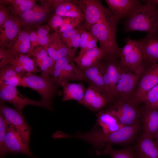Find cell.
Segmentation results:
<instances>
[{
  "mask_svg": "<svg viewBox=\"0 0 158 158\" xmlns=\"http://www.w3.org/2000/svg\"><path fill=\"white\" fill-rule=\"evenodd\" d=\"M140 128V121L131 126H123L118 130L106 134L96 127L91 131L78 132L74 135L67 134L66 138L81 139L90 143L95 147L100 148L107 145L129 142L138 135Z\"/></svg>",
  "mask_w": 158,
  "mask_h": 158,
  "instance_id": "1",
  "label": "cell"
},
{
  "mask_svg": "<svg viewBox=\"0 0 158 158\" xmlns=\"http://www.w3.org/2000/svg\"><path fill=\"white\" fill-rule=\"evenodd\" d=\"M124 22L126 32L139 31L158 35V8L155 0L145 1Z\"/></svg>",
  "mask_w": 158,
  "mask_h": 158,
  "instance_id": "2",
  "label": "cell"
},
{
  "mask_svg": "<svg viewBox=\"0 0 158 158\" xmlns=\"http://www.w3.org/2000/svg\"><path fill=\"white\" fill-rule=\"evenodd\" d=\"M118 22L107 8L102 18L89 31L99 41L100 48L104 51L106 56H119L120 48L116 39Z\"/></svg>",
  "mask_w": 158,
  "mask_h": 158,
  "instance_id": "3",
  "label": "cell"
},
{
  "mask_svg": "<svg viewBox=\"0 0 158 158\" xmlns=\"http://www.w3.org/2000/svg\"><path fill=\"white\" fill-rule=\"evenodd\" d=\"M23 79L27 87L38 92L41 97V100L47 106L49 109L52 110V101L56 89L59 85L50 75L41 73L38 75L28 72Z\"/></svg>",
  "mask_w": 158,
  "mask_h": 158,
  "instance_id": "4",
  "label": "cell"
},
{
  "mask_svg": "<svg viewBox=\"0 0 158 158\" xmlns=\"http://www.w3.org/2000/svg\"><path fill=\"white\" fill-rule=\"evenodd\" d=\"M125 42L126 44L119 49L121 63L135 73L141 75L146 66L138 41L127 37Z\"/></svg>",
  "mask_w": 158,
  "mask_h": 158,
  "instance_id": "5",
  "label": "cell"
},
{
  "mask_svg": "<svg viewBox=\"0 0 158 158\" xmlns=\"http://www.w3.org/2000/svg\"><path fill=\"white\" fill-rule=\"evenodd\" d=\"M101 63L106 89L114 102L116 85L124 66L121 63L119 56L105 55Z\"/></svg>",
  "mask_w": 158,
  "mask_h": 158,
  "instance_id": "6",
  "label": "cell"
},
{
  "mask_svg": "<svg viewBox=\"0 0 158 158\" xmlns=\"http://www.w3.org/2000/svg\"><path fill=\"white\" fill-rule=\"evenodd\" d=\"M72 60L65 57L55 61L49 75L59 86L63 81H85L83 71Z\"/></svg>",
  "mask_w": 158,
  "mask_h": 158,
  "instance_id": "7",
  "label": "cell"
},
{
  "mask_svg": "<svg viewBox=\"0 0 158 158\" xmlns=\"http://www.w3.org/2000/svg\"><path fill=\"white\" fill-rule=\"evenodd\" d=\"M139 105L131 100L119 99L107 109L123 126H131L140 121Z\"/></svg>",
  "mask_w": 158,
  "mask_h": 158,
  "instance_id": "8",
  "label": "cell"
},
{
  "mask_svg": "<svg viewBox=\"0 0 158 158\" xmlns=\"http://www.w3.org/2000/svg\"><path fill=\"white\" fill-rule=\"evenodd\" d=\"M0 99L1 103L8 102L16 109L20 111L28 105L41 107L49 109L47 106L41 100H34L24 97L19 92L16 87L13 86L0 85Z\"/></svg>",
  "mask_w": 158,
  "mask_h": 158,
  "instance_id": "9",
  "label": "cell"
},
{
  "mask_svg": "<svg viewBox=\"0 0 158 158\" xmlns=\"http://www.w3.org/2000/svg\"><path fill=\"white\" fill-rule=\"evenodd\" d=\"M158 84V63L148 65L142 74L137 88L131 99L138 104L150 90Z\"/></svg>",
  "mask_w": 158,
  "mask_h": 158,
  "instance_id": "10",
  "label": "cell"
},
{
  "mask_svg": "<svg viewBox=\"0 0 158 158\" xmlns=\"http://www.w3.org/2000/svg\"><path fill=\"white\" fill-rule=\"evenodd\" d=\"M4 103H1L0 112L6 121L14 126L24 142L29 147L30 129L22 114V111L10 108Z\"/></svg>",
  "mask_w": 158,
  "mask_h": 158,
  "instance_id": "11",
  "label": "cell"
},
{
  "mask_svg": "<svg viewBox=\"0 0 158 158\" xmlns=\"http://www.w3.org/2000/svg\"><path fill=\"white\" fill-rule=\"evenodd\" d=\"M141 76L124 67L116 85L115 98L130 100L137 88Z\"/></svg>",
  "mask_w": 158,
  "mask_h": 158,
  "instance_id": "12",
  "label": "cell"
},
{
  "mask_svg": "<svg viewBox=\"0 0 158 158\" xmlns=\"http://www.w3.org/2000/svg\"><path fill=\"white\" fill-rule=\"evenodd\" d=\"M84 16L83 26L89 31L91 27L103 17L107 8L98 0L77 1Z\"/></svg>",
  "mask_w": 158,
  "mask_h": 158,
  "instance_id": "13",
  "label": "cell"
},
{
  "mask_svg": "<svg viewBox=\"0 0 158 158\" xmlns=\"http://www.w3.org/2000/svg\"><path fill=\"white\" fill-rule=\"evenodd\" d=\"M8 123L6 129L5 140L6 154L7 153L12 154L21 153L32 158H37L31 152L29 147L24 142L14 126Z\"/></svg>",
  "mask_w": 158,
  "mask_h": 158,
  "instance_id": "14",
  "label": "cell"
},
{
  "mask_svg": "<svg viewBox=\"0 0 158 158\" xmlns=\"http://www.w3.org/2000/svg\"><path fill=\"white\" fill-rule=\"evenodd\" d=\"M46 49L49 56L55 61L64 57L72 60L75 58L76 52L66 44L57 32L50 36L49 41L46 46Z\"/></svg>",
  "mask_w": 158,
  "mask_h": 158,
  "instance_id": "15",
  "label": "cell"
},
{
  "mask_svg": "<svg viewBox=\"0 0 158 158\" xmlns=\"http://www.w3.org/2000/svg\"><path fill=\"white\" fill-rule=\"evenodd\" d=\"M137 41L145 64L158 63V35L147 34L145 37Z\"/></svg>",
  "mask_w": 158,
  "mask_h": 158,
  "instance_id": "16",
  "label": "cell"
},
{
  "mask_svg": "<svg viewBox=\"0 0 158 158\" xmlns=\"http://www.w3.org/2000/svg\"><path fill=\"white\" fill-rule=\"evenodd\" d=\"M105 1L118 22L123 18H128L142 4L137 0H105Z\"/></svg>",
  "mask_w": 158,
  "mask_h": 158,
  "instance_id": "17",
  "label": "cell"
},
{
  "mask_svg": "<svg viewBox=\"0 0 158 158\" xmlns=\"http://www.w3.org/2000/svg\"><path fill=\"white\" fill-rule=\"evenodd\" d=\"M142 134L152 139H155L158 130V110L155 108L144 106L141 109Z\"/></svg>",
  "mask_w": 158,
  "mask_h": 158,
  "instance_id": "18",
  "label": "cell"
},
{
  "mask_svg": "<svg viewBox=\"0 0 158 158\" xmlns=\"http://www.w3.org/2000/svg\"><path fill=\"white\" fill-rule=\"evenodd\" d=\"M105 55L104 51L97 47L80 51L79 55L72 60L83 71L96 65Z\"/></svg>",
  "mask_w": 158,
  "mask_h": 158,
  "instance_id": "19",
  "label": "cell"
},
{
  "mask_svg": "<svg viewBox=\"0 0 158 158\" xmlns=\"http://www.w3.org/2000/svg\"><path fill=\"white\" fill-rule=\"evenodd\" d=\"M51 2L55 14L63 17L84 19L77 1L54 0Z\"/></svg>",
  "mask_w": 158,
  "mask_h": 158,
  "instance_id": "20",
  "label": "cell"
},
{
  "mask_svg": "<svg viewBox=\"0 0 158 158\" xmlns=\"http://www.w3.org/2000/svg\"><path fill=\"white\" fill-rule=\"evenodd\" d=\"M135 150L136 158H158V144L142 134L138 140Z\"/></svg>",
  "mask_w": 158,
  "mask_h": 158,
  "instance_id": "21",
  "label": "cell"
},
{
  "mask_svg": "<svg viewBox=\"0 0 158 158\" xmlns=\"http://www.w3.org/2000/svg\"><path fill=\"white\" fill-rule=\"evenodd\" d=\"M30 34L26 31L19 33L18 40L14 45L7 51H3L2 56L4 59L13 58L23 54H28L32 51L31 48Z\"/></svg>",
  "mask_w": 158,
  "mask_h": 158,
  "instance_id": "22",
  "label": "cell"
},
{
  "mask_svg": "<svg viewBox=\"0 0 158 158\" xmlns=\"http://www.w3.org/2000/svg\"><path fill=\"white\" fill-rule=\"evenodd\" d=\"M101 60L96 65L82 71L85 81H87L90 85L96 87L108 95L114 102L106 87L102 72Z\"/></svg>",
  "mask_w": 158,
  "mask_h": 158,
  "instance_id": "23",
  "label": "cell"
},
{
  "mask_svg": "<svg viewBox=\"0 0 158 158\" xmlns=\"http://www.w3.org/2000/svg\"><path fill=\"white\" fill-rule=\"evenodd\" d=\"M97 123L101 127V131L107 134L117 131L123 126L108 109L99 112L97 115Z\"/></svg>",
  "mask_w": 158,
  "mask_h": 158,
  "instance_id": "24",
  "label": "cell"
},
{
  "mask_svg": "<svg viewBox=\"0 0 158 158\" xmlns=\"http://www.w3.org/2000/svg\"><path fill=\"white\" fill-rule=\"evenodd\" d=\"M63 89V101H77L79 103L83 99L86 88L82 83L63 81L60 84Z\"/></svg>",
  "mask_w": 158,
  "mask_h": 158,
  "instance_id": "25",
  "label": "cell"
},
{
  "mask_svg": "<svg viewBox=\"0 0 158 158\" xmlns=\"http://www.w3.org/2000/svg\"><path fill=\"white\" fill-rule=\"evenodd\" d=\"M0 85L27 87L23 78L18 75L10 64L0 68Z\"/></svg>",
  "mask_w": 158,
  "mask_h": 158,
  "instance_id": "26",
  "label": "cell"
},
{
  "mask_svg": "<svg viewBox=\"0 0 158 158\" xmlns=\"http://www.w3.org/2000/svg\"><path fill=\"white\" fill-rule=\"evenodd\" d=\"M2 26L3 29L0 34L1 44L6 40H13L19 33V23L17 20L9 18Z\"/></svg>",
  "mask_w": 158,
  "mask_h": 158,
  "instance_id": "27",
  "label": "cell"
},
{
  "mask_svg": "<svg viewBox=\"0 0 158 158\" xmlns=\"http://www.w3.org/2000/svg\"><path fill=\"white\" fill-rule=\"evenodd\" d=\"M47 16V12L42 8L37 11L30 9L21 15L23 21L28 24L42 22L46 19Z\"/></svg>",
  "mask_w": 158,
  "mask_h": 158,
  "instance_id": "28",
  "label": "cell"
},
{
  "mask_svg": "<svg viewBox=\"0 0 158 158\" xmlns=\"http://www.w3.org/2000/svg\"><path fill=\"white\" fill-rule=\"evenodd\" d=\"M102 154L109 155L112 158H136L133 150L130 148H126L121 150H116L114 149L109 145L105 147Z\"/></svg>",
  "mask_w": 158,
  "mask_h": 158,
  "instance_id": "29",
  "label": "cell"
},
{
  "mask_svg": "<svg viewBox=\"0 0 158 158\" xmlns=\"http://www.w3.org/2000/svg\"><path fill=\"white\" fill-rule=\"evenodd\" d=\"M22 66L27 72L36 74L40 72V69L37 68L34 61L29 57L28 55L20 54L16 56Z\"/></svg>",
  "mask_w": 158,
  "mask_h": 158,
  "instance_id": "30",
  "label": "cell"
},
{
  "mask_svg": "<svg viewBox=\"0 0 158 158\" xmlns=\"http://www.w3.org/2000/svg\"><path fill=\"white\" fill-rule=\"evenodd\" d=\"M8 123L0 112V154L1 158H5L6 152L5 140L6 129Z\"/></svg>",
  "mask_w": 158,
  "mask_h": 158,
  "instance_id": "31",
  "label": "cell"
},
{
  "mask_svg": "<svg viewBox=\"0 0 158 158\" xmlns=\"http://www.w3.org/2000/svg\"><path fill=\"white\" fill-rule=\"evenodd\" d=\"M158 101V84L148 91L143 97L142 103L146 106L155 108Z\"/></svg>",
  "mask_w": 158,
  "mask_h": 158,
  "instance_id": "32",
  "label": "cell"
},
{
  "mask_svg": "<svg viewBox=\"0 0 158 158\" xmlns=\"http://www.w3.org/2000/svg\"><path fill=\"white\" fill-rule=\"evenodd\" d=\"M100 91L101 90L89 85L86 89L83 99L79 103L90 109L93 100Z\"/></svg>",
  "mask_w": 158,
  "mask_h": 158,
  "instance_id": "33",
  "label": "cell"
},
{
  "mask_svg": "<svg viewBox=\"0 0 158 158\" xmlns=\"http://www.w3.org/2000/svg\"><path fill=\"white\" fill-rule=\"evenodd\" d=\"M9 1L13 5L15 12L21 14L31 9L35 4L34 1L30 0H15Z\"/></svg>",
  "mask_w": 158,
  "mask_h": 158,
  "instance_id": "34",
  "label": "cell"
},
{
  "mask_svg": "<svg viewBox=\"0 0 158 158\" xmlns=\"http://www.w3.org/2000/svg\"><path fill=\"white\" fill-rule=\"evenodd\" d=\"M84 18L69 17L67 22L63 23L59 27L57 33H63L73 29L80 25Z\"/></svg>",
  "mask_w": 158,
  "mask_h": 158,
  "instance_id": "35",
  "label": "cell"
},
{
  "mask_svg": "<svg viewBox=\"0 0 158 158\" xmlns=\"http://www.w3.org/2000/svg\"><path fill=\"white\" fill-rule=\"evenodd\" d=\"M55 61L49 56H47L42 60V63L39 67L41 73L43 74H49Z\"/></svg>",
  "mask_w": 158,
  "mask_h": 158,
  "instance_id": "36",
  "label": "cell"
},
{
  "mask_svg": "<svg viewBox=\"0 0 158 158\" xmlns=\"http://www.w3.org/2000/svg\"><path fill=\"white\" fill-rule=\"evenodd\" d=\"M83 26L80 25L73 29L58 34L63 41L68 46L72 39L81 30Z\"/></svg>",
  "mask_w": 158,
  "mask_h": 158,
  "instance_id": "37",
  "label": "cell"
},
{
  "mask_svg": "<svg viewBox=\"0 0 158 158\" xmlns=\"http://www.w3.org/2000/svg\"><path fill=\"white\" fill-rule=\"evenodd\" d=\"M63 17L54 13L49 20L50 26L57 33L60 27L63 23Z\"/></svg>",
  "mask_w": 158,
  "mask_h": 158,
  "instance_id": "38",
  "label": "cell"
},
{
  "mask_svg": "<svg viewBox=\"0 0 158 158\" xmlns=\"http://www.w3.org/2000/svg\"><path fill=\"white\" fill-rule=\"evenodd\" d=\"M90 34L91 32L87 31L84 28L82 31L80 40V51H83L86 48Z\"/></svg>",
  "mask_w": 158,
  "mask_h": 158,
  "instance_id": "39",
  "label": "cell"
},
{
  "mask_svg": "<svg viewBox=\"0 0 158 158\" xmlns=\"http://www.w3.org/2000/svg\"><path fill=\"white\" fill-rule=\"evenodd\" d=\"M84 28L83 26L81 30L72 39L68 45L70 49L75 52H76L77 49L80 47L81 33Z\"/></svg>",
  "mask_w": 158,
  "mask_h": 158,
  "instance_id": "40",
  "label": "cell"
},
{
  "mask_svg": "<svg viewBox=\"0 0 158 158\" xmlns=\"http://www.w3.org/2000/svg\"><path fill=\"white\" fill-rule=\"evenodd\" d=\"M28 55L29 56L30 55L33 56L36 60H42L44 58L48 56V54L46 49L39 48L32 51Z\"/></svg>",
  "mask_w": 158,
  "mask_h": 158,
  "instance_id": "41",
  "label": "cell"
},
{
  "mask_svg": "<svg viewBox=\"0 0 158 158\" xmlns=\"http://www.w3.org/2000/svg\"><path fill=\"white\" fill-rule=\"evenodd\" d=\"M97 38L91 33L86 48L84 49H92L97 47Z\"/></svg>",
  "mask_w": 158,
  "mask_h": 158,
  "instance_id": "42",
  "label": "cell"
},
{
  "mask_svg": "<svg viewBox=\"0 0 158 158\" xmlns=\"http://www.w3.org/2000/svg\"><path fill=\"white\" fill-rule=\"evenodd\" d=\"M50 39V36L48 35L41 36L38 35L37 42L42 45L46 46L49 41Z\"/></svg>",
  "mask_w": 158,
  "mask_h": 158,
  "instance_id": "43",
  "label": "cell"
},
{
  "mask_svg": "<svg viewBox=\"0 0 158 158\" xmlns=\"http://www.w3.org/2000/svg\"><path fill=\"white\" fill-rule=\"evenodd\" d=\"M9 18L6 11L1 8L0 11V25L1 27L3 25L5 21Z\"/></svg>",
  "mask_w": 158,
  "mask_h": 158,
  "instance_id": "44",
  "label": "cell"
},
{
  "mask_svg": "<svg viewBox=\"0 0 158 158\" xmlns=\"http://www.w3.org/2000/svg\"><path fill=\"white\" fill-rule=\"evenodd\" d=\"M49 28L48 27H41L39 28L37 31L38 35L41 36L48 35Z\"/></svg>",
  "mask_w": 158,
  "mask_h": 158,
  "instance_id": "45",
  "label": "cell"
},
{
  "mask_svg": "<svg viewBox=\"0 0 158 158\" xmlns=\"http://www.w3.org/2000/svg\"><path fill=\"white\" fill-rule=\"evenodd\" d=\"M30 39L31 42H37L38 36L34 32H31L30 33Z\"/></svg>",
  "mask_w": 158,
  "mask_h": 158,
  "instance_id": "46",
  "label": "cell"
},
{
  "mask_svg": "<svg viewBox=\"0 0 158 158\" xmlns=\"http://www.w3.org/2000/svg\"><path fill=\"white\" fill-rule=\"evenodd\" d=\"M155 139V142L158 144V130L156 133Z\"/></svg>",
  "mask_w": 158,
  "mask_h": 158,
  "instance_id": "47",
  "label": "cell"
},
{
  "mask_svg": "<svg viewBox=\"0 0 158 158\" xmlns=\"http://www.w3.org/2000/svg\"><path fill=\"white\" fill-rule=\"evenodd\" d=\"M156 108L158 110V101L157 104V105L156 106Z\"/></svg>",
  "mask_w": 158,
  "mask_h": 158,
  "instance_id": "48",
  "label": "cell"
},
{
  "mask_svg": "<svg viewBox=\"0 0 158 158\" xmlns=\"http://www.w3.org/2000/svg\"><path fill=\"white\" fill-rule=\"evenodd\" d=\"M155 0L157 3V5H158V0Z\"/></svg>",
  "mask_w": 158,
  "mask_h": 158,
  "instance_id": "49",
  "label": "cell"
}]
</instances>
